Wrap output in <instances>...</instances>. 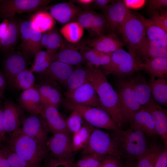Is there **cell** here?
<instances>
[{
  "label": "cell",
  "instance_id": "f1b7e54d",
  "mask_svg": "<svg viewBox=\"0 0 167 167\" xmlns=\"http://www.w3.org/2000/svg\"><path fill=\"white\" fill-rule=\"evenodd\" d=\"M137 16L143 25L146 37L167 49V32L155 24L149 19L141 15Z\"/></svg>",
  "mask_w": 167,
  "mask_h": 167
},
{
  "label": "cell",
  "instance_id": "681fc988",
  "mask_svg": "<svg viewBox=\"0 0 167 167\" xmlns=\"http://www.w3.org/2000/svg\"><path fill=\"white\" fill-rule=\"evenodd\" d=\"M3 108L0 105V144L6 142L7 139L3 124Z\"/></svg>",
  "mask_w": 167,
  "mask_h": 167
},
{
  "label": "cell",
  "instance_id": "9a60e30c",
  "mask_svg": "<svg viewBox=\"0 0 167 167\" xmlns=\"http://www.w3.org/2000/svg\"><path fill=\"white\" fill-rule=\"evenodd\" d=\"M41 78L35 87L39 93L42 105L58 108L63 100L57 82L48 78Z\"/></svg>",
  "mask_w": 167,
  "mask_h": 167
},
{
  "label": "cell",
  "instance_id": "7a4b0ae2",
  "mask_svg": "<svg viewBox=\"0 0 167 167\" xmlns=\"http://www.w3.org/2000/svg\"><path fill=\"white\" fill-rule=\"evenodd\" d=\"M9 135L6 142L10 148L32 167H40L47 153L46 146L24 134L21 128Z\"/></svg>",
  "mask_w": 167,
  "mask_h": 167
},
{
  "label": "cell",
  "instance_id": "4dcf8cb0",
  "mask_svg": "<svg viewBox=\"0 0 167 167\" xmlns=\"http://www.w3.org/2000/svg\"><path fill=\"white\" fill-rule=\"evenodd\" d=\"M144 70L151 76L156 78H166L167 76V57L160 56L143 62Z\"/></svg>",
  "mask_w": 167,
  "mask_h": 167
},
{
  "label": "cell",
  "instance_id": "680465c9",
  "mask_svg": "<svg viewBox=\"0 0 167 167\" xmlns=\"http://www.w3.org/2000/svg\"><path fill=\"white\" fill-rule=\"evenodd\" d=\"M50 35V30L43 33L41 40L42 48H46L49 42Z\"/></svg>",
  "mask_w": 167,
  "mask_h": 167
},
{
  "label": "cell",
  "instance_id": "484cf974",
  "mask_svg": "<svg viewBox=\"0 0 167 167\" xmlns=\"http://www.w3.org/2000/svg\"><path fill=\"white\" fill-rule=\"evenodd\" d=\"M76 46L84 56L85 61L89 63L88 65L102 66L108 64L111 60L112 53L101 52L90 48L84 43Z\"/></svg>",
  "mask_w": 167,
  "mask_h": 167
},
{
  "label": "cell",
  "instance_id": "7c38bea8",
  "mask_svg": "<svg viewBox=\"0 0 167 167\" xmlns=\"http://www.w3.org/2000/svg\"><path fill=\"white\" fill-rule=\"evenodd\" d=\"M22 132L35 139L41 144L46 146L49 129L40 115L30 114L23 118Z\"/></svg>",
  "mask_w": 167,
  "mask_h": 167
},
{
  "label": "cell",
  "instance_id": "11a10c76",
  "mask_svg": "<svg viewBox=\"0 0 167 167\" xmlns=\"http://www.w3.org/2000/svg\"><path fill=\"white\" fill-rule=\"evenodd\" d=\"M7 84L4 74L0 72V105L3 98V94Z\"/></svg>",
  "mask_w": 167,
  "mask_h": 167
},
{
  "label": "cell",
  "instance_id": "6125c7cd",
  "mask_svg": "<svg viewBox=\"0 0 167 167\" xmlns=\"http://www.w3.org/2000/svg\"><path fill=\"white\" fill-rule=\"evenodd\" d=\"M71 164V165H70V167H75L73 165V164Z\"/></svg>",
  "mask_w": 167,
  "mask_h": 167
},
{
  "label": "cell",
  "instance_id": "9c48e42d",
  "mask_svg": "<svg viewBox=\"0 0 167 167\" xmlns=\"http://www.w3.org/2000/svg\"><path fill=\"white\" fill-rule=\"evenodd\" d=\"M117 93L126 122L131 123L134 115L141 109L142 106L126 79L119 80Z\"/></svg>",
  "mask_w": 167,
  "mask_h": 167
},
{
  "label": "cell",
  "instance_id": "7bdbcfd3",
  "mask_svg": "<svg viewBox=\"0 0 167 167\" xmlns=\"http://www.w3.org/2000/svg\"><path fill=\"white\" fill-rule=\"evenodd\" d=\"M65 42L59 32L54 27L50 30L49 42L45 48L47 50L57 52Z\"/></svg>",
  "mask_w": 167,
  "mask_h": 167
},
{
  "label": "cell",
  "instance_id": "8992f818",
  "mask_svg": "<svg viewBox=\"0 0 167 167\" xmlns=\"http://www.w3.org/2000/svg\"><path fill=\"white\" fill-rule=\"evenodd\" d=\"M84 155H108L118 158L125 157L111 137L100 129L94 128L86 146L83 150Z\"/></svg>",
  "mask_w": 167,
  "mask_h": 167
},
{
  "label": "cell",
  "instance_id": "7dc6e473",
  "mask_svg": "<svg viewBox=\"0 0 167 167\" xmlns=\"http://www.w3.org/2000/svg\"><path fill=\"white\" fill-rule=\"evenodd\" d=\"M118 158L110 156H107L98 167H123Z\"/></svg>",
  "mask_w": 167,
  "mask_h": 167
},
{
  "label": "cell",
  "instance_id": "f907efd6",
  "mask_svg": "<svg viewBox=\"0 0 167 167\" xmlns=\"http://www.w3.org/2000/svg\"><path fill=\"white\" fill-rule=\"evenodd\" d=\"M164 149L155 165V167H167V144H165Z\"/></svg>",
  "mask_w": 167,
  "mask_h": 167
},
{
  "label": "cell",
  "instance_id": "d590c367",
  "mask_svg": "<svg viewBox=\"0 0 167 167\" xmlns=\"http://www.w3.org/2000/svg\"><path fill=\"white\" fill-rule=\"evenodd\" d=\"M35 81L33 73L27 69L15 77L9 87L23 91L34 87Z\"/></svg>",
  "mask_w": 167,
  "mask_h": 167
},
{
  "label": "cell",
  "instance_id": "91938a15",
  "mask_svg": "<svg viewBox=\"0 0 167 167\" xmlns=\"http://www.w3.org/2000/svg\"><path fill=\"white\" fill-rule=\"evenodd\" d=\"M0 167H11L6 156L0 148Z\"/></svg>",
  "mask_w": 167,
  "mask_h": 167
},
{
  "label": "cell",
  "instance_id": "f6af8a7d",
  "mask_svg": "<svg viewBox=\"0 0 167 167\" xmlns=\"http://www.w3.org/2000/svg\"><path fill=\"white\" fill-rule=\"evenodd\" d=\"M19 31L21 40V46L22 49L28 42L31 36L32 28L29 19L21 21Z\"/></svg>",
  "mask_w": 167,
  "mask_h": 167
},
{
  "label": "cell",
  "instance_id": "9f6ffc18",
  "mask_svg": "<svg viewBox=\"0 0 167 167\" xmlns=\"http://www.w3.org/2000/svg\"><path fill=\"white\" fill-rule=\"evenodd\" d=\"M9 20L5 19L0 24V40L6 36L8 30Z\"/></svg>",
  "mask_w": 167,
  "mask_h": 167
},
{
  "label": "cell",
  "instance_id": "ffe728a7",
  "mask_svg": "<svg viewBox=\"0 0 167 167\" xmlns=\"http://www.w3.org/2000/svg\"><path fill=\"white\" fill-rule=\"evenodd\" d=\"M84 44L90 48L106 53H113L123 48L124 45L116 34L113 33L96 37Z\"/></svg>",
  "mask_w": 167,
  "mask_h": 167
},
{
  "label": "cell",
  "instance_id": "8fae6325",
  "mask_svg": "<svg viewBox=\"0 0 167 167\" xmlns=\"http://www.w3.org/2000/svg\"><path fill=\"white\" fill-rule=\"evenodd\" d=\"M71 137L62 132L53 133L46 143L48 148L58 160L70 165L73 163Z\"/></svg>",
  "mask_w": 167,
  "mask_h": 167
},
{
  "label": "cell",
  "instance_id": "60d3db41",
  "mask_svg": "<svg viewBox=\"0 0 167 167\" xmlns=\"http://www.w3.org/2000/svg\"><path fill=\"white\" fill-rule=\"evenodd\" d=\"M84 156L76 163H73L75 167H98L105 158L104 156L95 154Z\"/></svg>",
  "mask_w": 167,
  "mask_h": 167
},
{
  "label": "cell",
  "instance_id": "6f0895ef",
  "mask_svg": "<svg viewBox=\"0 0 167 167\" xmlns=\"http://www.w3.org/2000/svg\"><path fill=\"white\" fill-rule=\"evenodd\" d=\"M112 1L111 0H94L92 6L101 9L103 10Z\"/></svg>",
  "mask_w": 167,
  "mask_h": 167
},
{
  "label": "cell",
  "instance_id": "db71d44e",
  "mask_svg": "<svg viewBox=\"0 0 167 167\" xmlns=\"http://www.w3.org/2000/svg\"><path fill=\"white\" fill-rule=\"evenodd\" d=\"M70 165L58 160H51L46 164L45 167H70Z\"/></svg>",
  "mask_w": 167,
  "mask_h": 167
},
{
  "label": "cell",
  "instance_id": "816d5d0a",
  "mask_svg": "<svg viewBox=\"0 0 167 167\" xmlns=\"http://www.w3.org/2000/svg\"><path fill=\"white\" fill-rule=\"evenodd\" d=\"M94 0H71V2L81 7L83 10H90V8L92 6Z\"/></svg>",
  "mask_w": 167,
  "mask_h": 167
},
{
  "label": "cell",
  "instance_id": "e575fe53",
  "mask_svg": "<svg viewBox=\"0 0 167 167\" xmlns=\"http://www.w3.org/2000/svg\"><path fill=\"white\" fill-rule=\"evenodd\" d=\"M84 28L76 22H72L65 24L59 30L61 34L69 43H78L84 34Z\"/></svg>",
  "mask_w": 167,
  "mask_h": 167
},
{
  "label": "cell",
  "instance_id": "74e56055",
  "mask_svg": "<svg viewBox=\"0 0 167 167\" xmlns=\"http://www.w3.org/2000/svg\"><path fill=\"white\" fill-rule=\"evenodd\" d=\"M87 74V67H79L74 69L68 79L66 84L68 90L71 91L86 82Z\"/></svg>",
  "mask_w": 167,
  "mask_h": 167
},
{
  "label": "cell",
  "instance_id": "52a82bcc",
  "mask_svg": "<svg viewBox=\"0 0 167 167\" xmlns=\"http://www.w3.org/2000/svg\"><path fill=\"white\" fill-rule=\"evenodd\" d=\"M119 33L122 35L129 52L137 57V49L146 37L143 25L137 16L131 12L122 26Z\"/></svg>",
  "mask_w": 167,
  "mask_h": 167
},
{
  "label": "cell",
  "instance_id": "bcb514c9",
  "mask_svg": "<svg viewBox=\"0 0 167 167\" xmlns=\"http://www.w3.org/2000/svg\"><path fill=\"white\" fill-rule=\"evenodd\" d=\"M161 11V14L158 12L152 13L149 19L153 23L167 32V13L166 11Z\"/></svg>",
  "mask_w": 167,
  "mask_h": 167
},
{
  "label": "cell",
  "instance_id": "277c9868",
  "mask_svg": "<svg viewBox=\"0 0 167 167\" xmlns=\"http://www.w3.org/2000/svg\"><path fill=\"white\" fill-rule=\"evenodd\" d=\"M143 62L138 57L122 48L112 53L110 62L101 68L106 75L112 74L122 78L143 70Z\"/></svg>",
  "mask_w": 167,
  "mask_h": 167
},
{
  "label": "cell",
  "instance_id": "ee69618b",
  "mask_svg": "<svg viewBox=\"0 0 167 167\" xmlns=\"http://www.w3.org/2000/svg\"><path fill=\"white\" fill-rule=\"evenodd\" d=\"M96 13L90 9L84 10L75 21L79 24L84 29L89 32Z\"/></svg>",
  "mask_w": 167,
  "mask_h": 167
},
{
  "label": "cell",
  "instance_id": "5b68a950",
  "mask_svg": "<svg viewBox=\"0 0 167 167\" xmlns=\"http://www.w3.org/2000/svg\"><path fill=\"white\" fill-rule=\"evenodd\" d=\"M62 103L66 109L79 113L84 120L94 127L113 131L120 129L109 114L103 109L75 104L66 99Z\"/></svg>",
  "mask_w": 167,
  "mask_h": 167
},
{
  "label": "cell",
  "instance_id": "603a6c76",
  "mask_svg": "<svg viewBox=\"0 0 167 167\" xmlns=\"http://www.w3.org/2000/svg\"><path fill=\"white\" fill-rule=\"evenodd\" d=\"M136 54L141 60L144 61L158 57H167V49L146 37L138 47Z\"/></svg>",
  "mask_w": 167,
  "mask_h": 167
},
{
  "label": "cell",
  "instance_id": "c3c4849f",
  "mask_svg": "<svg viewBox=\"0 0 167 167\" xmlns=\"http://www.w3.org/2000/svg\"><path fill=\"white\" fill-rule=\"evenodd\" d=\"M148 2L149 10L152 13L161 11L167 6V0H150Z\"/></svg>",
  "mask_w": 167,
  "mask_h": 167
},
{
  "label": "cell",
  "instance_id": "2e32d148",
  "mask_svg": "<svg viewBox=\"0 0 167 167\" xmlns=\"http://www.w3.org/2000/svg\"><path fill=\"white\" fill-rule=\"evenodd\" d=\"M142 108L151 115L157 134L160 135L165 144H167V113L166 110L156 103L152 96Z\"/></svg>",
  "mask_w": 167,
  "mask_h": 167
},
{
  "label": "cell",
  "instance_id": "f35d334b",
  "mask_svg": "<svg viewBox=\"0 0 167 167\" xmlns=\"http://www.w3.org/2000/svg\"><path fill=\"white\" fill-rule=\"evenodd\" d=\"M0 148L6 156L11 167H32L13 151L6 144H0Z\"/></svg>",
  "mask_w": 167,
  "mask_h": 167
},
{
  "label": "cell",
  "instance_id": "7402d4cb",
  "mask_svg": "<svg viewBox=\"0 0 167 167\" xmlns=\"http://www.w3.org/2000/svg\"><path fill=\"white\" fill-rule=\"evenodd\" d=\"M74 69L72 66L55 60L45 71L39 74L41 78H48L66 85Z\"/></svg>",
  "mask_w": 167,
  "mask_h": 167
},
{
  "label": "cell",
  "instance_id": "b9f144b4",
  "mask_svg": "<svg viewBox=\"0 0 167 167\" xmlns=\"http://www.w3.org/2000/svg\"><path fill=\"white\" fill-rule=\"evenodd\" d=\"M72 111L65 121L68 130L71 134H73L80 130L82 126L84 120L79 113L75 110Z\"/></svg>",
  "mask_w": 167,
  "mask_h": 167
},
{
  "label": "cell",
  "instance_id": "f546056e",
  "mask_svg": "<svg viewBox=\"0 0 167 167\" xmlns=\"http://www.w3.org/2000/svg\"><path fill=\"white\" fill-rule=\"evenodd\" d=\"M29 19L31 28L42 33L52 29L56 24L54 19L50 14L42 9L36 12Z\"/></svg>",
  "mask_w": 167,
  "mask_h": 167
},
{
  "label": "cell",
  "instance_id": "836d02e7",
  "mask_svg": "<svg viewBox=\"0 0 167 167\" xmlns=\"http://www.w3.org/2000/svg\"><path fill=\"white\" fill-rule=\"evenodd\" d=\"M149 84L152 94L158 103L166 106L167 105V82L165 78L151 77Z\"/></svg>",
  "mask_w": 167,
  "mask_h": 167
},
{
  "label": "cell",
  "instance_id": "4fadbf2b",
  "mask_svg": "<svg viewBox=\"0 0 167 167\" xmlns=\"http://www.w3.org/2000/svg\"><path fill=\"white\" fill-rule=\"evenodd\" d=\"M65 95L66 100L73 103L102 109L98 95L87 82L71 91H66Z\"/></svg>",
  "mask_w": 167,
  "mask_h": 167
},
{
  "label": "cell",
  "instance_id": "8d00e7d4",
  "mask_svg": "<svg viewBox=\"0 0 167 167\" xmlns=\"http://www.w3.org/2000/svg\"><path fill=\"white\" fill-rule=\"evenodd\" d=\"M31 28L30 37L22 51L28 59L34 57L42 48L41 40L43 33Z\"/></svg>",
  "mask_w": 167,
  "mask_h": 167
},
{
  "label": "cell",
  "instance_id": "3957f363",
  "mask_svg": "<svg viewBox=\"0 0 167 167\" xmlns=\"http://www.w3.org/2000/svg\"><path fill=\"white\" fill-rule=\"evenodd\" d=\"M111 137L127 158L137 159L148 148L146 135L131 126L126 130L113 131Z\"/></svg>",
  "mask_w": 167,
  "mask_h": 167
},
{
  "label": "cell",
  "instance_id": "1f68e13d",
  "mask_svg": "<svg viewBox=\"0 0 167 167\" xmlns=\"http://www.w3.org/2000/svg\"><path fill=\"white\" fill-rule=\"evenodd\" d=\"M94 129L93 126L85 120H83L81 128L77 132L73 133L72 136V144L74 152L83 150L86 146Z\"/></svg>",
  "mask_w": 167,
  "mask_h": 167
},
{
  "label": "cell",
  "instance_id": "ab89813d",
  "mask_svg": "<svg viewBox=\"0 0 167 167\" xmlns=\"http://www.w3.org/2000/svg\"><path fill=\"white\" fill-rule=\"evenodd\" d=\"M107 29L106 22L103 15L96 12L89 32L90 35L92 37L104 35Z\"/></svg>",
  "mask_w": 167,
  "mask_h": 167
},
{
  "label": "cell",
  "instance_id": "ba28073f",
  "mask_svg": "<svg viewBox=\"0 0 167 167\" xmlns=\"http://www.w3.org/2000/svg\"><path fill=\"white\" fill-rule=\"evenodd\" d=\"M53 1L50 0H0V16L7 19L17 14L37 11Z\"/></svg>",
  "mask_w": 167,
  "mask_h": 167
},
{
  "label": "cell",
  "instance_id": "6da1fadb",
  "mask_svg": "<svg viewBox=\"0 0 167 167\" xmlns=\"http://www.w3.org/2000/svg\"><path fill=\"white\" fill-rule=\"evenodd\" d=\"M87 67L86 82L91 85L95 89L99 97L102 109L109 114L119 128L122 129L126 122L117 92L101 70L90 65Z\"/></svg>",
  "mask_w": 167,
  "mask_h": 167
},
{
  "label": "cell",
  "instance_id": "4316f807",
  "mask_svg": "<svg viewBox=\"0 0 167 167\" xmlns=\"http://www.w3.org/2000/svg\"><path fill=\"white\" fill-rule=\"evenodd\" d=\"M66 42L63 44L56 54V59L73 66L79 65L85 61L83 54L76 47L70 45Z\"/></svg>",
  "mask_w": 167,
  "mask_h": 167
},
{
  "label": "cell",
  "instance_id": "d6a6232c",
  "mask_svg": "<svg viewBox=\"0 0 167 167\" xmlns=\"http://www.w3.org/2000/svg\"><path fill=\"white\" fill-rule=\"evenodd\" d=\"M163 149L157 144L148 147L137 159V167H155Z\"/></svg>",
  "mask_w": 167,
  "mask_h": 167
},
{
  "label": "cell",
  "instance_id": "cb8c5ba5",
  "mask_svg": "<svg viewBox=\"0 0 167 167\" xmlns=\"http://www.w3.org/2000/svg\"><path fill=\"white\" fill-rule=\"evenodd\" d=\"M126 79L142 106L147 104L152 96L151 87L145 79L142 76L137 75Z\"/></svg>",
  "mask_w": 167,
  "mask_h": 167
},
{
  "label": "cell",
  "instance_id": "d6986e66",
  "mask_svg": "<svg viewBox=\"0 0 167 167\" xmlns=\"http://www.w3.org/2000/svg\"><path fill=\"white\" fill-rule=\"evenodd\" d=\"M46 123L49 130L53 133H64L71 137L65 120L58 109L53 106L43 105L40 115Z\"/></svg>",
  "mask_w": 167,
  "mask_h": 167
},
{
  "label": "cell",
  "instance_id": "5bb4252c",
  "mask_svg": "<svg viewBox=\"0 0 167 167\" xmlns=\"http://www.w3.org/2000/svg\"><path fill=\"white\" fill-rule=\"evenodd\" d=\"M28 59L20 51L11 52L6 55L3 62V74L9 86L17 75L27 69Z\"/></svg>",
  "mask_w": 167,
  "mask_h": 167
},
{
  "label": "cell",
  "instance_id": "f5cc1de1",
  "mask_svg": "<svg viewBox=\"0 0 167 167\" xmlns=\"http://www.w3.org/2000/svg\"><path fill=\"white\" fill-rule=\"evenodd\" d=\"M126 7L129 8L137 9L141 7L144 4V0H124Z\"/></svg>",
  "mask_w": 167,
  "mask_h": 167
},
{
  "label": "cell",
  "instance_id": "44dd1931",
  "mask_svg": "<svg viewBox=\"0 0 167 167\" xmlns=\"http://www.w3.org/2000/svg\"><path fill=\"white\" fill-rule=\"evenodd\" d=\"M18 101L21 108L30 114L40 115L42 105L39 93L35 87L23 91Z\"/></svg>",
  "mask_w": 167,
  "mask_h": 167
},
{
  "label": "cell",
  "instance_id": "30bf717a",
  "mask_svg": "<svg viewBox=\"0 0 167 167\" xmlns=\"http://www.w3.org/2000/svg\"><path fill=\"white\" fill-rule=\"evenodd\" d=\"M103 16L109 33H119L123 24L132 12L124 0H113L104 9Z\"/></svg>",
  "mask_w": 167,
  "mask_h": 167
},
{
  "label": "cell",
  "instance_id": "e0dca14e",
  "mask_svg": "<svg viewBox=\"0 0 167 167\" xmlns=\"http://www.w3.org/2000/svg\"><path fill=\"white\" fill-rule=\"evenodd\" d=\"M3 122L6 133L9 135L19 130L23 118V109L13 101L6 100L4 103Z\"/></svg>",
  "mask_w": 167,
  "mask_h": 167
},
{
  "label": "cell",
  "instance_id": "83f0119b",
  "mask_svg": "<svg viewBox=\"0 0 167 167\" xmlns=\"http://www.w3.org/2000/svg\"><path fill=\"white\" fill-rule=\"evenodd\" d=\"M7 19L9 20L8 30L5 36L0 40V48L9 53L18 41L21 21L15 16Z\"/></svg>",
  "mask_w": 167,
  "mask_h": 167
},
{
  "label": "cell",
  "instance_id": "94428289",
  "mask_svg": "<svg viewBox=\"0 0 167 167\" xmlns=\"http://www.w3.org/2000/svg\"><path fill=\"white\" fill-rule=\"evenodd\" d=\"M125 167H137V164L135 165V164L132 163L131 162H128Z\"/></svg>",
  "mask_w": 167,
  "mask_h": 167
},
{
  "label": "cell",
  "instance_id": "d4e9b609",
  "mask_svg": "<svg viewBox=\"0 0 167 167\" xmlns=\"http://www.w3.org/2000/svg\"><path fill=\"white\" fill-rule=\"evenodd\" d=\"M131 124L132 127L149 137L157 134L150 114L142 108L134 115Z\"/></svg>",
  "mask_w": 167,
  "mask_h": 167
},
{
  "label": "cell",
  "instance_id": "ac0fdd59",
  "mask_svg": "<svg viewBox=\"0 0 167 167\" xmlns=\"http://www.w3.org/2000/svg\"><path fill=\"white\" fill-rule=\"evenodd\" d=\"M49 9V13L54 20L65 24L75 22L84 11L81 7L70 2L56 4Z\"/></svg>",
  "mask_w": 167,
  "mask_h": 167
}]
</instances>
